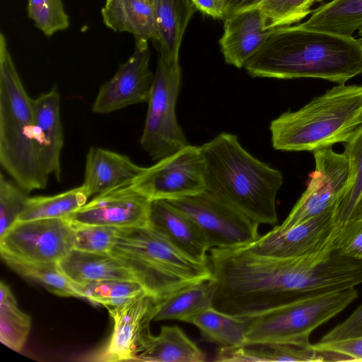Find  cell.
<instances>
[{
  "label": "cell",
  "mask_w": 362,
  "mask_h": 362,
  "mask_svg": "<svg viewBox=\"0 0 362 362\" xmlns=\"http://www.w3.org/2000/svg\"><path fill=\"white\" fill-rule=\"evenodd\" d=\"M206 354L177 325L162 326L160 333L145 337L136 361L204 362Z\"/></svg>",
  "instance_id": "cb8c5ba5"
},
{
  "label": "cell",
  "mask_w": 362,
  "mask_h": 362,
  "mask_svg": "<svg viewBox=\"0 0 362 362\" xmlns=\"http://www.w3.org/2000/svg\"><path fill=\"white\" fill-rule=\"evenodd\" d=\"M197 10L214 18H224L225 3L223 0H191Z\"/></svg>",
  "instance_id": "60d3db41"
},
{
  "label": "cell",
  "mask_w": 362,
  "mask_h": 362,
  "mask_svg": "<svg viewBox=\"0 0 362 362\" xmlns=\"http://www.w3.org/2000/svg\"><path fill=\"white\" fill-rule=\"evenodd\" d=\"M358 218H362V199L358 204L355 216L352 220L358 219Z\"/></svg>",
  "instance_id": "7bdbcfd3"
},
{
  "label": "cell",
  "mask_w": 362,
  "mask_h": 362,
  "mask_svg": "<svg viewBox=\"0 0 362 362\" xmlns=\"http://www.w3.org/2000/svg\"><path fill=\"white\" fill-rule=\"evenodd\" d=\"M181 76L179 61L159 57L140 138L141 146L153 160L169 156L189 144L175 114Z\"/></svg>",
  "instance_id": "ba28073f"
},
{
  "label": "cell",
  "mask_w": 362,
  "mask_h": 362,
  "mask_svg": "<svg viewBox=\"0 0 362 362\" xmlns=\"http://www.w3.org/2000/svg\"><path fill=\"white\" fill-rule=\"evenodd\" d=\"M144 168L125 155L91 146L86 157L83 185L91 196L98 195L131 185Z\"/></svg>",
  "instance_id": "ffe728a7"
},
{
  "label": "cell",
  "mask_w": 362,
  "mask_h": 362,
  "mask_svg": "<svg viewBox=\"0 0 362 362\" xmlns=\"http://www.w3.org/2000/svg\"><path fill=\"white\" fill-rule=\"evenodd\" d=\"M244 68L252 77L315 78L344 84L362 74V41L308 28H273Z\"/></svg>",
  "instance_id": "7a4b0ae2"
},
{
  "label": "cell",
  "mask_w": 362,
  "mask_h": 362,
  "mask_svg": "<svg viewBox=\"0 0 362 362\" xmlns=\"http://www.w3.org/2000/svg\"><path fill=\"white\" fill-rule=\"evenodd\" d=\"M27 11L35 27L47 37L69 27L62 0H28Z\"/></svg>",
  "instance_id": "836d02e7"
},
{
  "label": "cell",
  "mask_w": 362,
  "mask_h": 362,
  "mask_svg": "<svg viewBox=\"0 0 362 362\" xmlns=\"http://www.w3.org/2000/svg\"><path fill=\"white\" fill-rule=\"evenodd\" d=\"M68 218L17 221L0 236V252L34 262H58L74 249Z\"/></svg>",
  "instance_id": "7c38bea8"
},
{
  "label": "cell",
  "mask_w": 362,
  "mask_h": 362,
  "mask_svg": "<svg viewBox=\"0 0 362 362\" xmlns=\"http://www.w3.org/2000/svg\"><path fill=\"white\" fill-rule=\"evenodd\" d=\"M57 263L61 271L75 284L109 280L139 282L134 269L110 252L96 253L73 249Z\"/></svg>",
  "instance_id": "44dd1931"
},
{
  "label": "cell",
  "mask_w": 362,
  "mask_h": 362,
  "mask_svg": "<svg viewBox=\"0 0 362 362\" xmlns=\"http://www.w3.org/2000/svg\"><path fill=\"white\" fill-rule=\"evenodd\" d=\"M74 249L96 253H108L115 247L118 236V228L82 225L72 226Z\"/></svg>",
  "instance_id": "d590c367"
},
{
  "label": "cell",
  "mask_w": 362,
  "mask_h": 362,
  "mask_svg": "<svg viewBox=\"0 0 362 362\" xmlns=\"http://www.w3.org/2000/svg\"><path fill=\"white\" fill-rule=\"evenodd\" d=\"M225 3L224 18L243 11L259 8L264 0H223ZM223 18V19H224Z\"/></svg>",
  "instance_id": "b9f144b4"
},
{
  "label": "cell",
  "mask_w": 362,
  "mask_h": 362,
  "mask_svg": "<svg viewBox=\"0 0 362 362\" xmlns=\"http://www.w3.org/2000/svg\"><path fill=\"white\" fill-rule=\"evenodd\" d=\"M0 163L27 192L46 187L45 170L34 136L33 99L21 80L0 33Z\"/></svg>",
  "instance_id": "5b68a950"
},
{
  "label": "cell",
  "mask_w": 362,
  "mask_h": 362,
  "mask_svg": "<svg viewBox=\"0 0 362 362\" xmlns=\"http://www.w3.org/2000/svg\"><path fill=\"white\" fill-rule=\"evenodd\" d=\"M156 305V300L144 293L122 305L106 308L113 320V329L93 360L136 361L146 336L151 332Z\"/></svg>",
  "instance_id": "9a60e30c"
},
{
  "label": "cell",
  "mask_w": 362,
  "mask_h": 362,
  "mask_svg": "<svg viewBox=\"0 0 362 362\" xmlns=\"http://www.w3.org/2000/svg\"><path fill=\"white\" fill-rule=\"evenodd\" d=\"M148 226L191 258L208 262L210 247L199 228L165 199L151 201Z\"/></svg>",
  "instance_id": "d6986e66"
},
{
  "label": "cell",
  "mask_w": 362,
  "mask_h": 362,
  "mask_svg": "<svg viewBox=\"0 0 362 362\" xmlns=\"http://www.w3.org/2000/svg\"><path fill=\"white\" fill-rule=\"evenodd\" d=\"M73 284L79 298L105 308L122 305L147 293L144 286L136 281L109 280L81 285Z\"/></svg>",
  "instance_id": "d6a6232c"
},
{
  "label": "cell",
  "mask_w": 362,
  "mask_h": 362,
  "mask_svg": "<svg viewBox=\"0 0 362 362\" xmlns=\"http://www.w3.org/2000/svg\"><path fill=\"white\" fill-rule=\"evenodd\" d=\"M344 144L349 172L345 194L335 209L336 223L340 227L354 218L362 199V124Z\"/></svg>",
  "instance_id": "f546056e"
},
{
  "label": "cell",
  "mask_w": 362,
  "mask_h": 362,
  "mask_svg": "<svg viewBox=\"0 0 362 362\" xmlns=\"http://www.w3.org/2000/svg\"><path fill=\"white\" fill-rule=\"evenodd\" d=\"M311 0H264L260 9L267 29L298 23L312 13Z\"/></svg>",
  "instance_id": "e575fe53"
},
{
  "label": "cell",
  "mask_w": 362,
  "mask_h": 362,
  "mask_svg": "<svg viewBox=\"0 0 362 362\" xmlns=\"http://www.w3.org/2000/svg\"><path fill=\"white\" fill-rule=\"evenodd\" d=\"M14 180L0 175V236L18 221L28 196Z\"/></svg>",
  "instance_id": "8d00e7d4"
},
{
  "label": "cell",
  "mask_w": 362,
  "mask_h": 362,
  "mask_svg": "<svg viewBox=\"0 0 362 362\" xmlns=\"http://www.w3.org/2000/svg\"><path fill=\"white\" fill-rule=\"evenodd\" d=\"M315 170L310 174L305 190L286 218L274 227L279 231L289 229L328 210L337 209L348 184L349 165L344 153L332 147L313 152Z\"/></svg>",
  "instance_id": "8fae6325"
},
{
  "label": "cell",
  "mask_w": 362,
  "mask_h": 362,
  "mask_svg": "<svg viewBox=\"0 0 362 362\" xmlns=\"http://www.w3.org/2000/svg\"><path fill=\"white\" fill-rule=\"evenodd\" d=\"M151 201L129 185L95 195L68 218L72 226H147Z\"/></svg>",
  "instance_id": "2e32d148"
},
{
  "label": "cell",
  "mask_w": 362,
  "mask_h": 362,
  "mask_svg": "<svg viewBox=\"0 0 362 362\" xmlns=\"http://www.w3.org/2000/svg\"><path fill=\"white\" fill-rule=\"evenodd\" d=\"M105 25L115 32H126L135 40L158 39L155 12L150 0H106L101 9Z\"/></svg>",
  "instance_id": "7402d4cb"
},
{
  "label": "cell",
  "mask_w": 362,
  "mask_h": 362,
  "mask_svg": "<svg viewBox=\"0 0 362 362\" xmlns=\"http://www.w3.org/2000/svg\"><path fill=\"white\" fill-rule=\"evenodd\" d=\"M223 21L219 45L224 60L228 64L243 68L265 42L272 29L266 28L260 8L236 13Z\"/></svg>",
  "instance_id": "e0dca14e"
},
{
  "label": "cell",
  "mask_w": 362,
  "mask_h": 362,
  "mask_svg": "<svg viewBox=\"0 0 362 362\" xmlns=\"http://www.w3.org/2000/svg\"><path fill=\"white\" fill-rule=\"evenodd\" d=\"M83 185L52 196L28 197L18 221L68 218L90 197Z\"/></svg>",
  "instance_id": "f1b7e54d"
},
{
  "label": "cell",
  "mask_w": 362,
  "mask_h": 362,
  "mask_svg": "<svg viewBox=\"0 0 362 362\" xmlns=\"http://www.w3.org/2000/svg\"><path fill=\"white\" fill-rule=\"evenodd\" d=\"M110 253L134 269L156 302L187 285L212 279L209 262L194 260L148 226L119 228Z\"/></svg>",
  "instance_id": "8992f818"
},
{
  "label": "cell",
  "mask_w": 362,
  "mask_h": 362,
  "mask_svg": "<svg viewBox=\"0 0 362 362\" xmlns=\"http://www.w3.org/2000/svg\"><path fill=\"white\" fill-rule=\"evenodd\" d=\"M321 1H322V0H311L313 5H314L315 4H316L317 2H320Z\"/></svg>",
  "instance_id": "f6af8a7d"
},
{
  "label": "cell",
  "mask_w": 362,
  "mask_h": 362,
  "mask_svg": "<svg viewBox=\"0 0 362 362\" xmlns=\"http://www.w3.org/2000/svg\"><path fill=\"white\" fill-rule=\"evenodd\" d=\"M335 209L328 210L289 229L273 228L254 242L243 246L249 252L272 258H294L315 253L334 242L340 227Z\"/></svg>",
  "instance_id": "4fadbf2b"
},
{
  "label": "cell",
  "mask_w": 362,
  "mask_h": 362,
  "mask_svg": "<svg viewBox=\"0 0 362 362\" xmlns=\"http://www.w3.org/2000/svg\"><path fill=\"white\" fill-rule=\"evenodd\" d=\"M149 62L148 40H135L132 55L100 88L92 105V112L107 114L129 105L148 102L154 79Z\"/></svg>",
  "instance_id": "5bb4252c"
},
{
  "label": "cell",
  "mask_w": 362,
  "mask_h": 362,
  "mask_svg": "<svg viewBox=\"0 0 362 362\" xmlns=\"http://www.w3.org/2000/svg\"><path fill=\"white\" fill-rule=\"evenodd\" d=\"M215 292L213 277L187 285L156 302L153 321L190 323L194 316L213 307Z\"/></svg>",
  "instance_id": "484cf974"
},
{
  "label": "cell",
  "mask_w": 362,
  "mask_h": 362,
  "mask_svg": "<svg viewBox=\"0 0 362 362\" xmlns=\"http://www.w3.org/2000/svg\"><path fill=\"white\" fill-rule=\"evenodd\" d=\"M214 361L276 362L322 361L320 353L310 345L278 342L245 343L234 346H220Z\"/></svg>",
  "instance_id": "603a6c76"
},
{
  "label": "cell",
  "mask_w": 362,
  "mask_h": 362,
  "mask_svg": "<svg viewBox=\"0 0 362 362\" xmlns=\"http://www.w3.org/2000/svg\"><path fill=\"white\" fill-rule=\"evenodd\" d=\"M216 284L213 307L254 317L305 295L332 289L333 262L322 252L280 259L255 255L243 247L211 248L208 256Z\"/></svg>",
  "instance_id": "6da1fadb"
},
{
  "label": "cell",
  "mask_w": 362,
  "mask_h": 362,
  "mask_svg": "<svg viewBox=\"0 0 362 362\" xmlns=\"http://www.w3.org/2000/svg\"><path fill=\"white\" fill-rule=\"evenodd\" d=\"M252 317L237 316L211 307L194 316L190 323L196 326L205 341L221 346L245 343V336Z\"/></svg>",
  "instance_id": "83f0119b"
},
{
  "label": "cell",
  "mask_w": 362,
  "mask_h": 362,
  "mask_svg": "<svg viewBox=\"0 0 362 362\" xmlns=\"http://www.w3.org/2000/svg\"><path fill=\"white\" fill-rule=\"evenodd\" d=\"M358 296L355 288L335 290L305 295L276 307L252 317L245 343L310 345L312 332L340 313Z\"/></svg>",
  "instance_id": "52a82bcc"
},
{
  "label": "cell",
  "mask_w": 362,
  "mask_h": 362,
  "mask_svg": "<svg viewBox=\"0 0 362 362\" xmlns=\"http://www.w3.org/2000/svg\"><path fill=\"white\" fill-rule=\"evenodd\" d=\"M166 201L196 224L210 249L243 247L260 236L257 223L206 189Z\"/></svg>",
  "instance_id": "9c48e42d"
},
{
  "label": "cell",
  "mask_w": 362,
  "mask_h": 362,
  "mask_svg": "<svg viewBox=\"0 0 362 362\" xmlns=\"http://www.w3.org/2000/svg\"><path fill=\"white\" fill-rule=\"evenodd\" d=\"M358 35L360 37V40L362 41V28L358 30Z\"/></svg>",
  "instance_id": "ee69618b"
},
{
  "label": "cell",
  "mask_w": 362,
  "mask_h": 362,
  "mask_svg": "<svg viewBox=\"0 0 362 362\" xmlns=\"http://www.w3.org/2000/svg\"><path fill=\"white\" fill-rule=\"evenodd\" d=\"M149 199H174L206 189L201 147L188 144L151 166L144 168L131 185Z\"/></svg>",
  "instance_id": "30bf717a"
},
{
  "label": "cell",
  "mask_w": 362,
  "mask_h": 362,
  "mask_svg": "<svg viewBox=\"0 0 362 362\" xmlns=\"http://www.w3.org/2000/svg\"><path fill=\"white\" fill-rule=\"evenodd\" d=\"M362 124V85L338 84L269 125L273 148L310 151L345 143Z\"/></svg>",
  "instance_id": "277c9868"
},
{
  "label": "cell",
  "mask_w": 362,
  "mask_h": 362,
  "mask_svg": "<svg viewBox=\"0 0 362 362\" xmlns=\"http://www.w3.org/2000/svg\"><path fill=\"white\" fill-rule=\"evenodd\" d=\"M334 245L341 255L362 259V218L351 220L342 225Z\"/></svg>",
  "instance_id": "f35d334b"
},
{
  "label": "cell",
  "mask_w": 362,
  "mask_h": 362,
  "mask_svg": "<svg viewBox=\"0 0 362 362\" xmlns=\"http://www.w3.org/2000/svg\"><path fill=\"white\" fill-rule=\"evenodd\" d=\"M303 26L351 37L362 28V0H332L312 11Z\"/></svg>",
  "instance_id": "4316f807"
},
{
  "label": "cell",
  "mask_w": 362,
  "mask_h": 362,
  "mask_svg": "<svg viewBox=\"0 0 362 362\" xmlns=\"http://www.w3.org/2000/svg\"><path fill=\"white\" fill-rule=\"evenodd\" d=\"M158 29L156 42L160 57L178 62L179 52L187 26L197 10L191 0H150Z\"/></svg>",
  "instance_id": "d4e9b609"
},
{
  "label": "cell",
  "mask_w": 362,
  "mask_h": 362,
  "mask_svg": "<svg viewBox=\"0 0 362 362\" xmlns=\"http://www.w3.org/2000/svg\"><path fill=\"white\" fill-rule=\"evenodd\" d=\"M322 361H362V335L313 344Z\"/></svg>",
  "instance_id": "74e56055"
},
{
  "label": "cell",
  "mask_w": 362,
  "mask_h": 362,
  "mask_svg": "<svg viewBox=\"0 0 362 362\" xmlns=\"http://www.w3.org/2000/svg\"><path fill=\"white\" fill-rule=\"evenodd\" d=\"M200 147L206 189L259 225L275 226L282 173L254 157L230 133L221 132Z\"/></svg>",
  "instance_id": "3957f363"
},
{
  "label": "cell",
  "mask_w": 362,
  "mask_h": 362,
  "mask_svg": "<svg viewBox=\"0 0 362 362\" xmlns=\"http://www.w3.org/2000/svg\"><path fill=\"white\" fill-rule=\"evenodd\" d=\"M362 335V303L341 323L320 339V342L337 341Z\"/></svg>",
  "instance_id": "ab89813d"
},
{
  "label": "cell",
  "mask_w": 362,
  "mask_h": 362,
  "mask_svg": "<svg viewBox=\"0 0 362 362\" xmlns=\"http://www.w3.org/2000/svg\"><path fill=\"white\" fill-rule=\"evenodd\" d=\"M31 317L18 306L10 287L0 283V341L14 351L20 352L28 339Z\"/></svg>",
  "instance_id": "1f68e13d"
},
{
  "label": "cell",
  "mask_w": 362,
  "mask_h": 362,
  "mask_svg": "<svg viewBox=\"0 0 362 362\" xmlns=\"http://www.w3.org/2000/svg\"><path fill=\"white\" fill-rule=\"evenodd\" d=\"M1 257L18 275L42 285L50 293L79 298L73 283L61 271L57 262L23 260L5 253H1Z\"/></svg>",
  "instance_id": "4dcf8cb0"
},
{
  "label": "cell",
  "mask_w": 362,
  "mask_h": 362,
  "mask_svg": "<svg viewBox=\"0 0 362 362\" xmlns=\"http://www.w3.org/2000/svg\"><path fill=\"white\" fill-rule=\"evenodd\" d=\"M34 136L41 162L49 175L62 177L60 156L64 133L60 117V94L55 87L33 99Z\"/></svg>",
  "instance_id": "ac0fdd59"
}]
</instances>
